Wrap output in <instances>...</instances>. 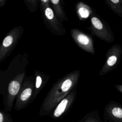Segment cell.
Listing matches in <instances>:
<instances>
[{
  "instance_id": "obj_1",
  "label": "cell",
  "mask_w": 122,
  "mask_h": 122,
  "mask_svg": "<svg viewBox=\"0 0 122 122\" xmlns=\"http://www.w3.org/2000/svg\"><path fill=\"white\" fill-rule=\"evenodd\" d=\"M122 54V49L119 44L113 45L106 53V61L100 71V75H103L114 69L119 64Z\"/></svg>"
},
{
  "instance_id": "obj_2",
  "label": "cell",
  "mask_w": 122,
  "mask_h": 122,
  "mask_svg": "<svg viewBox=\"0 0 122 122\" xmlns=\"http://www.w3.org/2000/svg\"><path fill=\"white\" fill-rule=\"evenodd\" d=\"M91 22L94 35L107 42L111 43L114 41L113 33L111 28L106 23L102 21L101 20L95 16L91 18Z\"/></svg>"
},
{
  "instance_id": "obj_3",
  "label": "cell",
  "mask_w": 122,
  "mask_h": 122,
  "mask_svg": "<svg viewBox=\"0 0 122 122\" xmlns=\"http://www.w3.org/2000/svg\"><path fill=\"white\" fill-rule=\"evenodd\" d=\"M71 32L74 40L80 47L87 51L94 54L93 41L91 37L78 30H72Z\"/></svg>"
},
{
  "instance_id": "obj_4",
  "label": "cell",
  "mask_w": 122,
  "mask_h": 122,
  "mask_svg": "<svg viewBox=\"0 0 122 122\" xmlns=\"http://www.w3.org/2000/svg\"><path fill=\"white\" fill-rule=\"evenodd\" d=\"M109 117L112 122H122V105L114 101H111L107 108Z\"/></svg>"
},
{
  "instance_id": "obj_5",
  "label": "cell",
  "mask_w": 122,
  "mask_h": 122,
  "mask_svg": "<svg viewBox=\"0 0 122 122\" xmlns=\"http://www.w3.org/2000/svg\"><path fill=\"white\" fill-rule=\"evenodd\" d=\"M18 35L16 36L14 32L12 31L11 33L7 35L3 40L0 48V61L4 59L5 56L8 54L9 51L11 49L18 39Z\"/></svg>"
},
{
  "instance_id": "obj_6",
  "label": "cell",
  "mask_w": 122,
  "mask_h": 122,
  "mask_svg": "<svg viewBox=\"0 0 122 122\" xmlns=\"http://www.w3.org/2000/svg\"><path fill=\"white\" fill-rule=\"evenodd\" d=\"M24 74H20L11 81L8 87V92L11 96H15L19 92Z\"/></svg>"
},
{
  "instance_id": "obj_7",
  "label": "cell",
  "mask_w": 122,
  "mask_h": 122,
  "mask_svg": "<svg viewBox=\"0 0 122 122\" xmlns=\"http://www.w3.org/2000/svg\"><path fill=\"white\" fill-rule=\"evenodd\" d=\"M105 2L114 13L122 18V0H106Z\"/></svg>"
},
{
  "instance_id": "obj_8",
  "label": "cell",
  "mask_w": 122,
  "mask_h": 122,
  "mask_svg": "<svg viewBox=\"0 0 122 122\" xmlns=\"http://www.w3.org/2000/svg\"><path fill=\"white\" fill-rule=\"evenodd\" d=\"M44 14L46 19L48 20V22L51 21L50 25L53 28V27H54V29L56 30H59L58 28L57 27L59 26L58 22L55 18L53 10L50 7H48L44 10Z\"/></svg>"
},
{
  "instance_id": "obj_9",
  "label": "cell",
  "mask_w": 122,
  "mask_h": 122,
  "mask_svg": "<svg viewBox=\"0 0 122 122\" xmlns=\"http://www.w3.org/2000/svg\"><path fill=\"white\" fill-rule=\"evenodd\" d=\"M69 102V100L68 98L63 99L61 102L58 105L56 108L54 112V115L56 117H58L61 116L65 111V110Z\"/></svg>"
},
{
  "instance_id": "obj_10",
  "label": "cell",
  "mask_w": 122,
  "mask_h": 122,
  "mask_svg": "<svg viewBox=\"0 0 122 122\" xmlns=\"http://www.w3.org/2000/svg\"><path fill=\"white\" fill-rule=\"evenodd\" d=\"M33 89L32 84L26 86L23 89H22V90L20 95V99L22 102L27 101L31 95Z\"/></svg>"
},
{
  "instance_id": "obj_11",
  "label": "cell",
  "mask_w": 122,
  "mask_h": 122,
  "mask_svg": "<svg viewBox=\"0 0 122 122\" xmlns=\"http://www.w3.org/2000/svg\"><path fill=\"white\" fill-rule=\"evenodd\" d=\"M50 1L52 3L53 5L54 6L55 12L57 14V16L58 15L59 17L62 18L63 19V20H65L64 15H63V13L61 10V8L60 7V1L59 0H51Z\"/></svg>"
},
{
  "instance_id": "obj_12",
  "label": "cell",
  "mask_w": 122,
  "mask_h": 122,
  "mask_svg": "<svg viewBox=\"0 0 122 122\" xmlns=\"http://www.w3.org/2000/svg\"><path fill=\"white\" fill-rule=\"evenodd\" d=\"M78 11L80 16L83 18H87L89 16V14L91 13V11H89L87 7H84V6L80 7L79 8Z\"/></svg>"
},
{
  "instance_id": "obj_13",
  "label": "cell",
  "mask_w": 122,
  "mask_h": 122,
  "mask_svg": "<svg viewBox=\"0 0 122 122\" xmlns=\"http://www.w3.org/2000/svg\"><path fill=\"white\" fill-rule=\"evenodd\" d=\"M42 82V79L40 75L36 76V82H35V88L36 90H39L41 85Z\"/></svg>"
},
{
  "instance_id": "obj_14",
  "label": "cell",
  "mask_w": 122,
  "mask_h": 122,
  "mask_svg": "<svg viewBox=\"0 0 122 122\" xmlns=\"http://www.w3.org/2000/svg\"><path fill=\"white\" fill-rule=\"evenodd\" d=\"M116 89H117L120 92L122 93V85L118 84L114 86Z\"/></svg>"
},
{
  "instance_id": "obj_15",
  "label": "cell",
  "mask_w": 122,
  "mask_h": 122,
  "mask_svg": "<svg viewBox=\"0 0 122 122\" xmlns=\"http://www.w3.org/2000/svg\"><path fill=\"white\" fill-rule=\"evenodd\" d=\"M3 120V114L1 112L0 113V122H2Z\"/></svg>"
}]
</instances>
